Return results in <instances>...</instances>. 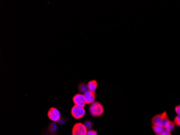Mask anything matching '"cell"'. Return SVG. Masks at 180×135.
Returning <instances> with one entry per match:
<instances>
[{
  "mask_svg": "<svg viewBox=\"0 0 180 135\" xmlns=\"http://www.w3.org/2000/svg\"><path fill=\"white\" fill-rule=\"evenodd\" d=\"M85 114V110L84 108L74 105L71 109V115L75 119L82 118Z\"/></svg>",
  "mask_w": 180,
  "mask_h": 135,
  "instance_id": "obj_4",
  "label": "cell"
},
{
  "mask_svg": "<svg viewBox=\"0 0 180 135\" xmlns=\"http://www.w3.org/2000/svg\"><path fill=\"white\" fill-rule=\"evenodd\" d=\"M87 87H88L89 91L94 93L97 89V82L95 80L91 81L88 83Z\"/></svg>",
  "mask_w": 180,
  "mask_h": 135,
  "instance_id": "obj_8",
  "label": "cell"
},
{
  "mask_svg": "<svg viewBox=\"0 0 180 135\" xmlns=\"http://www.w3.org/2000/svg\"><path fill=\"white\" fill-rule=\"evenodd\" d=\"M73 101L76 105L83 108H84L86 104L84 96L82 93H77L73 96Z\"/></svg>",
  "mask_w": 180,
  "mask_h": 135,
  "instance_id": "obj_6",
  "label": "cell"
},
{
  "mask_svg": "<svg viewBox=\"0 0 180 135\" xmlns=\"http://www.w3.org/2000/svg\"><path fill=\"white\" fill-rule=\"evenodd\" d=\"M84 124L85 126L86 127L87 129L91 130V128H92V122L90 121H89V120L85 121Z\"/></svg>",
  "mask_w": 180,
  "mask_h": 135,
  "instance_id": "obj_13",
  "label": "cell"
},
{
  "mask_svg": "<svg viewBox=\"0 0 180 135\" xmlns=\"http://www.w3.org/2000/svg\"><path fill=\"white\" fill-rule=\"evenodd\" d=\"M48 117L51 121L58 122L60 118V113L56 108H51L48 113Z\"/></svg>",
  "mask_w": 180,
  "mask_h": 135,
  "instance_id": "obj_5",
  "label": "cell"
},
{
  "mask_svg": "<svg viewBox=\"0 0 180 135\" xmlns=\"http://www.w3.org/2000/svg\"><path fill=\"white\" fill-rule=\"evenodd\" d=\"M65 122H66V119L65 118H60L59 121L57 122V123H58L59 124H61V125L64 124Z\"/></svg>",
  "mask_w": 180,
  "mask_h": 135,
  "instance_id": "obj_17",
  "label": "cell"
},
{
  "mask_svg": "<svg viewBox=\"0 0 180 135\" xmlns=\"http://www.w3.org/2000/svg\"><path fill=\"white\" fill-rule=\"evenodd\" d=\"M84 96L86 104H92L94 102L96 98L95 93L88 90L86 93H84Z\"/></svg>",
  "mask_w": 180,
  "mask_h": 135,
  "instance_id": "obj_7",
  "label": "cell"
},
{
  "mask_svg": "<svg viewBox=\"0 0 180 135\" xmlns=\"http://www.w3.org/2000/svg\"><path fill=\"white\" fill-rule=\"evenodd\" d=\"M168 117L166 112L155 116L152 118V124L153 125L166 128L169 122Z\"/></svg>",
  "mask_w": 180,
  "mask_h": 135,
  "instance_id": "obj_1",
  "label": "cell"
},
{
  "mask_svg": "<svg viewBox=\"0 0 180 135\" xmlns=\"http://www.w3.org/2000/svg\"><path fill=\"white\" fill-rule=\"evenodd\" d=\"M90 114L94 117H99L104 113V107L98 102H94L89 108Z\"/></svg>",
  "mask_w": 180,
  "mask_h": 135,
  "instance_id": "obj_2",
  "label": "cell"
},
{
  "mask_svg": "<svg viewBox=\"0 0 180 135\" xmlns=\"http://www.w3.org/2000/svg\"><path fill=\"white\" fill-rule=\"evenodd\" d=\"M175 127V124L172 121H169L168 124L167 125V127L165 128L169 131H172L174 129Z\"/></svg>",
  "mask_w": 180,
  "mask_h": 135,
  "instance_id": "obj_12",
  "label": "cell"
},
{
  "mask_svg": "<svg viewBox=\"0 0 180 135\" xmlns=\"http://www.w3.org/2000/svg\"><path fill=\"white\" fill-rule=\"evenodd\" d=\"M78 90H79V92L81 93H86L87 91H88L87 85L85 83H81L78 87Z\"/></svg>",
  "mask_w": 180,
  "mask_h": 135,
  "instance_id": "obj_9",
  "label": "cell"
},
{
  "mask_svg": "<svg viewBox=\"0 0 180 135\" xmlns=\"http://www.w3.org/2000/svg\"><path fill=\"white\" fill-rule=\"evenodd\" d=\"M159 135H172V134H171L170 131H169L168 130L166 129V128H165L163 131L161 132Z\"/></svg>",
  "mask_w": 180,
  "mask_h": 135,
  "instance_id": "obj_15",
  "label": "cell"
},
{
  "mask_svg": "<svg viewBox=\"0 0 180 135\" xmlns=\"http://www.w3.org/2000/svg\"><path fill=\"white\" fill-rule=\"evenodd\" d=\"M152 128H153V130L154 132H155L156 135H160L161 133L163 131V130L165 129V128L155 126V125H153Z\"/></svg>",
  "mask_w": 180,
  "mask_h": 135,
  "instance_id": "obj_10",
  "label": "cell"
},
{
  "mask_svg": "<svg viewBox=\"0 0 180 135\" xmlns=\"http://www.w3.org/2000/svg\"><path fill=\"white\" fill-rule=\"evenodd\" d=\"M174 123L176 125H177L178 127H180V116L177 115L175 117Z\"/></svg>",
  "mask_w": 180,
  "mask_h": 135,
  "instance_id": "obj_14",
  "label": "cell"
},
{
  "mask_svg": "<svg viewBox=\"0 0 180 135\" xmlns=\"http://www.w3.org/2000/svg\"><path fill=\"white\" fill-rule=\"evenodd\" d=\"M175 112L178 115L180 116V105H179L175 107Z\"/></svg>",
  "mask_w": 180,
  "mask_h": 135,
  "instance_id": "obj_18",
  "label": "cell"
},
{
  "mask_svg": "<svg viewBox=\"0 0 180 135\" xmlns=\"http://www.w3.org/2000/svg\"><path fill=\"white\" fill-rule=\"evenodd\" d=\"M57 127L56 124L54 122L51 123L48 127V129L50 132H55L57 130Z\"/></svg>",
  "mask_w": 180,
  "mask_h": 135,
  "instance_id": "obj_11",
  "label": "cell"
},
{
  "mask_svg": "<svg viewBox=\"0 0 180 135\" xmlns=\"http://www.w3.org/2000/svg\"><path fill=\"white\" fill-rule=\"evenodd\" d=\"M85 125L81 123H76L72 129V135H87V130Z\"/></svg>",
  "mask_w": 180,
  "mask_h": 135,
  "instance_id": "obj_3",
  "label": "cell"
},
{
  "mask_svg": "<svg viewBox=\"0 0 180 135\" xmlns=\"http://www.w3.org/2000/svg\"><path fill=\"white\" fill-rule=\"evenodd\" d=\"M87 135H97V132L96 130H89L87 131Z\"/></svg>",
  "mask_w": 180,
  "mask_h": 135,
  "instance_id": "obj_16",
  "label": "cell"
},
{
  "mask_svg": "<svg viewBox=\"0 0 180 135\" xmlns=\"http://www.w3.org/2000/svg\"><path fill=\"white\" fill-rule=\"evenodd\" d=\"M50 135H55V134H51Z\"/></svg>",
  "mask_w": 180,
  "mask_h": 135,
  "instance_id": "obj_19",
  "label": "cell"
}]
</instances>
